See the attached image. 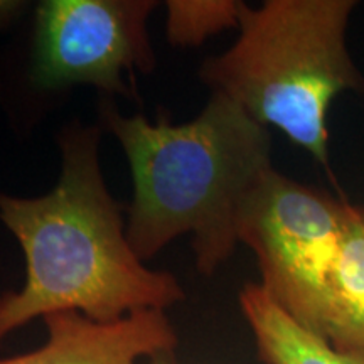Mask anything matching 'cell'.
I'll return each instance as SVG.
<instances>
[{
  "label": "cell",
  "mask_w": 364,
  "mask_h": 364,
  "mask_svg": "<svg viewBox=\"0 0 364 364\" xmlns=\"http://www.w3.org/2000/svg\"><path fill=\"white\" fill-rule=\"evenodd\" d=\"M240 307L263 364H364V354L339 351L297 324L260 284H248L241 290Z\"/></svg>",
  "instance_id": "7"
},
{
  "label": "cell",
  "mask_w": 364,
  "mask_h": 364,
  "mask_svg": "<svg viewBox=\"0 0 364 364\" xmlns=\"http://www.w3.org/2000/svg\"><path fill=\"white\" fill-rule=\"evenodd\" d=\"M245 2L240 0H169L166 34L174 48H199L226 29H238Z\"/></svg>",
  "instance_id": "9"
},
{
  "label": "cell",
  "mask_w": 364,
  "mask_h": 364,
  "mask_svg": "<svg viewBox=\"0 0 364 364\" xmlns=\"http://www.w3.org/2000/svg\"><path fill=\"white\" fill-rule=\"evenodd\" d=\"M33 4L26 0H0V31L16 24Z\"/></svg>",
  "instance_id": "10"
},
{
  "label": "cell",
  "mask_w": 364,
  "mask_h": 364,
  "mask_svg": "<svg viewBox=\"0 0 364 364\" xmlns=\"http://www.w3.org/2000/svg\"><path fill=\"white\" fill-rule=\"evenodd\" d=\"M102 135L100 124L65 125L54 188L31 198L0 193V223L26 262L21 289L0 294V346L34 318L78 312L108 324L186 297L172 273L149 268L130 247L124 208L100 164Z\"/></svg>",
  "instance_id": "1"
},
{
  "label": "cell",
  "mask_w": 364,
  "mask_h": 364,
  "mask_svg": "<svg viewBox=\"0 0 364 364\" xmlns=\"http://www.w3.org/2000/svg\"><path fill=\"white\" fill-rule=\"evenodd\" d=\"M156 0H43L34 7L27 80L41 93L91 86L135 97L127 76L152 73L149 19Z\"/></svg>",
  "instance_id": "5"
},
{
  "label": "cell",
  "mask_w": 364,
  "mask_h": 364,
  "mask_svg": "<svg viewBox=\"0 0 364 364\" xmlns=\"http://www.w3.org/2000/svg\"><path fill=\"white\" fill-rule=\"evenodd\" d=\"M351 204L268 172L245 208L240 243L257 258L262 289L312 334L324 317Z\"/></svg>",
  "instance_id": "4"
},
{
  "label": "cell",
  "mask_w": 364,
  "mask_h": 364,
  "mask_svg": "<svg viewBox=\"0 0 364 364\" xmlns=\"http://www.w3.org/2000/svg\"><path fill=\"white\" fill-rule=\"evenodd\" d=\"M317 336L339 351L364 354V208L351 204Z\"/></svg>",
  "instance_id": "8"
},
{
  "label": "cell",
  "mask_w": 364,
  "mask_h": 364,
  "mask_svg": "<svg viewBox=\"0 0 364 364\" xmlns=\"http://www.w3.org/2000/svg\"><path fill=\"white\" fill-rule=\"evenodd\" d=\"M46 341L38 349L0 358V364H140L176 353L177 332L166 311H147L117 322H95L78 312L43 318Z\"/></svg>",
  "instance_id": "6"
},
{
  "label": "cell",
  "mask_w": 364,
  "mask_h": 364,
  "mask_svg": "<svg viewBox=\"0 0 364 364\" xmlns=\"http://www.w3.org/2000/svg\"><path fill=\"white\" fill-rule=\"evenodd\" d=\"M149 364H179L176 359V353H164L150 358Z\"/></svg>",
  "instance_id": "11"
},
{
  "label": "cell",
  "mask_w": 364,
  "mask_h": 364,
  "mask_svg": "<svg viewBox=\"0 0 364 364\" xmlns=\"http://www.w3.org/2000/svg\"><path fill=\"white\" fill-rule=\"evenodd\" d=\"M100 127L124 149L132 176L127 238L144 263L191 236L196 267L213 275L240 245L245 208L272 166L270 130L223 95L198 117L124 115L102 98Z\"/></svg>",
  "instance_id": "2"
},
{
  "label": "cell",
  "mask_w": 364,
  "mask_h": 364,
  "mask_svg": "<svg viewBox=\"0 0 364 364\" xmlns=\"http://www.w3.org/2000/svg\"><path fill=\"white\" fill-rule=\"evenodd\" d=\"M353 0H267L245 4L231 48L209 56L198 76L263 127L307 150L332 179L329 107L339 93L364 90L346 31Z\"/></svg>",
  "instance_id": "3"
}]
</instances>
